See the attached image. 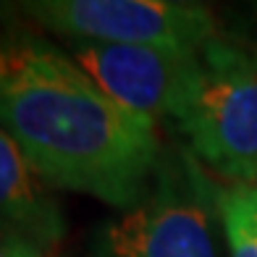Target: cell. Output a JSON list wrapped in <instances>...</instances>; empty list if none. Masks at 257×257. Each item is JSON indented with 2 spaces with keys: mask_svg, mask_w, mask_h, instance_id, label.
Masks as SVG:
<instances>
[{
  "mask_svg": "<svg viewBox=\"0 0 257 257\" xmlns=\"http://www.w3.org/2000/svg\"><path fill=\"white\" fill-rule=\"evenodd\" d=\"M0 132L53 189L115 210L145 200L166 145L158 123L113 100L40 29H0Z\"/></svg>",
  "mask_w": 257,
  "mask_h": 257,
  "instance_id": "1",
  "label": "cell"
},
{
  "mask_svg": "<svg viewBox=\"0 0 257 257\" xmlns=\"http://www.w3.org/2000/svg\"><path fill=\"white\" fill-rule=\"evenodd\" d=\"M218 184L179 139L145 200L97 228L89 257H218Z\"/></svg>",
  "mask_w": 257,
  "mask_h": 257,
  "instance_id": "2",
  "label": "cell"
},
{
  "mask_svg": "<svg viewBox=\"0 0 257 257\" xmlns=\"http://www.w3.org/2000/svg\"><path fill=\"white\" fill-rule=\"evenodd\" d=\"M173 128L210 176L257 186V45L215 34Z\"/></svg>",
  "mask_w": 257,
  "mask_h": 257,
  "instance_id": "3",
  "label": "cell"
},
{
  "mask_svg": "<svg viewBox=\"0 0 257 257\" xmlns=\"http://www.w3.org/2000/svg\"><path fill=\"white\" fill-rule=\"evenodd\" d=\"M0 14L63 40L184 53L202 50L220 34L213 11L192 0H19L0 3Z\"/></svg>",
  "mask_w": 257,
  "mask_h": 257,
  "instance_id": "4",
  "label": "cell"
},
{
  "mask_svg": "<svg viewBox=\"0 0 257 257\" xmlns=\"http://www.w3.org/2000/svg\"><path fill=\"white\" fill-rule=\"evenodd\" d=\"M63 48L113 100L158 126H176L200 74V50L184 53L87 40H66Z\"/></svg>",
  "mask_w": 257,
  "mask_h": 257,
  "instance_id": "5",
  "label": "cell"
},
{
  "mask_svg": "<svg viewBox=\"0 0 257 257\" xmlns=\"http://www.w3.org/2000/svg\"><path fill=\"white\" fill-rule=\"evenodd\" d=\"M66 236V215L55 189L8 134L0 132V239L29 241L45 252Z\"/></svg>",
  "mask_w": 257,
  "mask_h": 257,
  "instance_id": "6",
  "label": "cell"
},
{
  "mask_svg": "<svg viewBox=\"0 0 257 257\" xmlns=\"http://www.w3.org/2000/svg\"><path fill=\"white\" fill-rule=\"evenodd\" d=\"M218 213L231 257H257V186H218Z\"/></svg>",
  "mask_w": 257,
  "mask_h": 257,
  "instance_id": "7",
  "label": "cell"
},
{
  "mask_svg": "<svg viewBox=\"0 0 257 257\" xmlns=\"http://www.w3.org/2000/svg\"><path fill=\"white\" fill-rule=\"evenodd\" d=\"M40 247H34L29 241H16V239H0V257H48Z\"/></svg>",
  "mask_w": 257,
  "mask_h": 257,
  "instance_id": "8",
  "label": "cell"
}]
</instances>
